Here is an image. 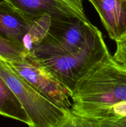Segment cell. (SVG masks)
<instances>
[{
  "label": "cell",
  "instance_id": "10",
  "mask_svg": "<svg viewBox=\"0 0 126 127\" xmlns=\"http://www.w3.org/2000/svg\"><path fill=\"white\" fill-rule=\"evenodd\" d=\"M33 15L28 32L22 40L21 48L23 57L29 54L46 35L53 18L47 14Z\"/></svg>",
  "mask_w": 126,
  "mask_h": 127
},
{
  "label": "cell",
  "instance_id": "6",
  "mask_svg": "<svg viewBox=\"0 0 126 127\" xmlns=\"http://www.w3.org/2000/svg\"><path fill=\"white\" fill-rule=\"evenodd\" d=\"M33 15L25 13L6 1H0V36L17 45H21L27 34Z\"/></svg>",
  "mask_w": 126,
  "mask_h": 127
},
{
  "label": "cell",
  "instance_id": "12",
  "mask_svg": "<svg viewBox=\"0 0 126 127\" xmlns=\"http://www.w3.org/2000/svg\"><path fill=\"white\" fill-rule=\"evenodd\" d=\"M57 127H100L96 120L76 115L71 111Z\"/></svg>",
  "mask_w": 126,
  "mask_h": 127
},
{
  "label": "cell",
  "instance_id": "2",
  "mask_svg": "<svg viewBox=\"0 0 126 127\" xmlns=\"http://www.w3.org/2000/svg\"><path fill=\"white\" fill-rule=\"evenodd\" d=\"M109 54L103 33L95 27L84 45L75 52L35 59L72 93L78 82Z\"/></svg>",
  "mask_w": 126,
  "mask_h": 127
},
{
  "label": "cell",
  "instance_id": "1",
  "mask_svg": "<svg viewBox=\"0 0 126 127\" xmlns=\"http://www.w3.org/2000/svg\"><path fill=\"white\" fill-rule=\"evenodd\" d=\"M72 100L105 104L126 101V68L109 54L78 82Z\"/></svg>",
  "mask_w": 126,
  "mask_h": 127
},
{
  "label": "cell",
  "instance_id": "7",
  "mask_svg": "<svg viewBox=\"0 0 126 127\" xmlns=\"http://www.w3.org/2000/svg\"><path fill=\"white\" fill-rule=\"evenodd\" d=\"M98 14L110 38L117 40L126 33V8L123 0H88Z\"/></svg>",
  "mask_w": 126,
  "mask_h": 127
},
{
  "label": "cell",
  "instance_id": "5",
  "mask_svg": "<svg viewBox=\"0 0 126 127\" xmlns=\"http://www.w3.org/2000/svg\"><path fill=\"white\" fill-rule=\"evenodd\" d=\"M36 90L61 109L71 111L72 92L35 58L26 55L18 60L6 62Z\"/></svg>",
  "mask_w": 126,
  "mask_h": 127
},
{
  "label": "cell",
  "instance_id": "11",
  "mask_svg": "<svg viewBox=\"0 0 126 127\" xmlns=\"http://www.w3.org/2000/svg\"><path fill=\"white\" fill-rule=\"evenodd\" d=\"M23 57V52L15 43L0 36V59L6 62L18 60Z\"/></svg>",
  "mask_w": 126,
  "mask_h": 127
},
{
  "label": "cell",
  "instance_id": "14",
  "mask_svg": "<svg viewBox=\"0 0 126 127\" xmlns=\"http://www.w3.org/2000/svg\"><path fill=\"white\" fill-rule=\"evenodd\" d=\"M100 127H126V117L98 121Z\"/></svg>",
  "mask_w": 126,
  "mask_h": 127
},
{
  "label": "cell",
  "instance_id": "13",
  "mask_svg": "<svg viewBox=\"0 0 126 127\" xmlns=\"http://www.w3.org/2000/svg\"><path fill=\"white\" fill-rule=\"evenodd\" d=\"M115 42L116 50L112 58L116 63L126 68V33Z\"/></svg>",
  "mask_w": 126,
  "mask_h": 127
},
{
  "label": "cell",
  "instance_id": "17",
  "mask_svg": "<svg viewBox=\"0 0 126 127\" xmlns=\"http://www.w3.org/2000/svg\"><path fill=\"white\" fill-rule=\"evenodd\" d=\"M3 1H7V0H3Z\"/></svg>",
  "mask_w": 126,
  "mask_h": 127
},
{
  "label": "cell",
  "instance_id": "8",
  "mask_svg": "<svg viewBox=\"0 0 126 127\" xmlns=\"http://www.w3.org/2000/svg\"><path fill=\"white\" fill-rule=\"evenodd\" d=\"M16 8L25 13L34 15L47 14L53 19L79 18L89 22L86 15L63 2L62 0H7Z\"/></svg>",
  "mask_w": 126,
  "mask_h": 127
},
{
  "label": "cell",
  "instance_id": "9",
  "mask_svg": "<svg viewBox=\"0 0 126 127\" xmlns=\"http://www.w3.org/2000/svg\"><path fill=\"white\" fill-rule=\"evenodd\" d=\"M0 115L31 127L32 123L16 95L0 76Z\"/></svg>",
  "mask_w": 126,
  "mask_h": 127
},
{
  "label": "cell",
  "instance_id": "3",
  "mask_svg": "<svg viewBox=\"0 0 126 127\" xmlns=\"http://www.w3.org/2000/svg\"><path fill=\"white\" fill-rule=\"evenodd\" d=\"M0 76L21 102L30 120V127H57L70 112L57 106L0 59Z\"/></svg>",
  "mask_w": 126,
  "mask_h": 127
},
{
  "label": "cell",
  "instance_id": "4",
  "mask_svg": "<svg viewBox=\"0 0 126 127\" xmlns=\"http://www.w3.org/2000/svg\"><path fill=\"white\" fill-rule=\"evenodd\" d=\"M95 27L79 18L53 19L46 35L27 55L42 59L75 52L84 45Z\"/></svg>",
  "mask_w": 126,
  "mask_h": 127
},
{
  "label": "cell",
  "instance_id": "16",
  "mask_svg": "<svg viewBox=\"0 0 126 127\" xmlns=\"http://www.w3.org/2000/svg\"><path fill=\"white\" fill-rule=\"evenodd\" d=\"M123 1H124V2L125 6H126V0H123Z\"/></svg>",
  "mask_w": 126,
  "mask_h": 127
},
{
  "label": "cell",
  "instance_id": "15",
  "mask_svg": "<svg viewBox=\"0 0 126 127\" xmlns=\"http://www.w3.org/2000/svg\"><path fill=\"white\" fill-rule=\"evenodd\" d=\"M63 2L66 3L69 6H71L75 10L83 15H85L84 12V6L82 4V0H62Z\"/></svg>",
  "mask_w": 126,
  "mask_h": 127
}]
</instances>
